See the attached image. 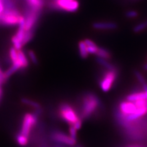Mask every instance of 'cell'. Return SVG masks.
<instances>
[{"instance_id":"cell-23","label":"cell","mask_w":147,"mask_h":147,"mask_svg":"<svg viewBox=\"0 0 147 147\" xmlns=\"http://www.w3.org/2000/svg\"><path fill=\"white\" fill-rule=\"evenodd\" d=\"M134 75L137 79L138 81H139L142 85H143V84H145V83H146L144 77L142 76V74L139 71H134Z\"/></svg>"},{"instance_id":"cell-8","label":"cell","mask_w":147,"mask_h":147,"mask_svg":"<svg viewBox=\"0 0 147 147\" xmlns=\"http://www.w3.org/2000/svg\"><path fill=\"white\" fill-rule=\"evenodd\" d=\"M93 27L98 30H113L117 28V24L112 22H96L93 24Z\"/></svg>"},{"instance_id":"cell-28","label":"cell","mask_w":147,"mask_h":147,"mask_svg":"<svg viewBox=\"0 0 147 147\" xmlns=\"http://www.w3.org/2000/svg\"><path fill=\"white\" fill-rule=\"evenodd\" d=\"M82 119L80 118L79 120L77 121L74 124L73 126L77 130H79L80 129V127H82Z\"/></svg>"},{"instance_id":"cell-1","label":"cell","mask_w":147,"mask_h":147,"mask_svg":"<svg viewBox=\"0 0 147 147\" xmlns=\"http://www.w3.org/2000/svg\"><path fill=\"white\" fill-rule=\"evenodd\" d=\"M100 101L97 95L93 93H86L83 98L81 109L82 119H88L97 112L100 107Z\"/></svg>"},{"instance_id":"cell-18","label":"cell","mask_w":147,"mask_h":147,"mask_svg":"<svg viewBox=\"0 0 147 147\" xmlns=\"http://www.w3.org/2000/svg\"><path fill=\"white\" fill-rule=\"evenodd\" d=\"M16 140L18 144L20 146H25L28 144V137L22 134L21 133L17 135Z\"/></svg>"},{"instance_id":"cell-17","label":"cell","mask_w":147,"mask_h":147,"mask_svg":"<svg viewBox=\"0 0 147 147\" xmlns=\"http://www.w3.org/2000/svg\"><path fill=\"white\" fill-rule=\"evenodd\" d=\"M21 102L22 103H24V104L27 105H29V106L33 107L36 109H40V105L38 102H35V101H33V100H32L31 99L24 98H22L21 99Z\"/></svg>"},{"instance_id":"cell-4","label":"cell","mask_w":147,"mask_h":147,"mask_svg":"<svg viewBox=\"0 0 147 147\" xmlns=\"http://www.w3.org/2000/svg\"><path fill=\"white\" fill-rule=\"evenodd\" d=\"M37 121H38V116L36 113H26L23 119L20 131L21 134L28 137L31 129L36 125Z\"/></svg>"},{"instance_id":"cell-32","label":"cell","mask_w":147,"mask_h":147,"mask_svg":"<svg viewBox=\"0 0 147 147\" xmlns=\"http://www.w3.org/2000/svg\"><path fill=\"white\" fill-rule=\"evenodd\" d=\"M145 24H146V26H147V20L145 22Z\"/></svg>"},{"instance_id":"cell-27","label":"cell","mask_w":147,"mask_h":147,"mask_svg":"<svg viewBox=\"0 0 147 147\" xmlns=\"http://www.w3.org/2000/svg\"><path fill=\"white\" fill-rule=\"evenodd\" d=\"M6 79V77L4 76V73L1 74H0V99H1L2 97V95H3V90L1 88V84L4 82V81Z\"/></svg>"},{"instance_id":"cell-10","label":"cell","mask_w":147,"mask_h":147,"mask_svg":"<svg viewBox=\"0 0 147 147\" xmlns=\"http://www.w3.org/2000/svg\"><path fill=\"white\" fill-rule=\"evenodd\" d=\"M96 61L99 64V65L103 67L105 69H107V70L117 69L116 66H114L113 64H112L111 63H110L108 59H105L97 57L96 59Z\"/></svg>"},{"instance_id":"cell-16","label":"cell","mask_w":147,"mask_h":147,"mask_svg":"<svg viewBox=\"0 0 147 147\" xmlns=\"http://www.w3.org/2000/svg\"><path fill=\"white\" fill-rule=\"evenodd\" d=\"M17 53H18V59L21 63L22 68L26 67L28 66L29 63H28V59L26 57V55L21 50H18Z\"/></svg>"},{"instance_id":"cell-25","label":"cell","mask_w":147,"mask_h":147,"mask_svg":"<svg viewBox=\"0 0 147 147\" xmlns=\"http://www.w3.org/2000/svg\"><path fill=\"white\" fill-rule=\"evenodd\" d=\"M28 56L30 58V60L34 64L38 63V58H37L35 53L33 51V50H30L28 52Z\"/></svg>"},{"instance_id":"cell-33","label":"cell","mask_w":147,"mask_h":147,"mask_svg":"<svg viewBox=\"0 0 147 147\" xmlns=\"http://www.w3.org/2000/svg\"><path fill=\"white\" fill-rule=\"evenodd\" d=\"M3 74V72H1V69H0V74Z\"/></svg>"},{"instance_id":"cell-22","label":"cell","mask_w":147,"mask_h":147,"mask_svg":"<svg viewBox=\"0 0 147 147\" xmlns=\"http://www.w3.org/2000/svg\"><path fill=\"white\" fill-rule=\"evenodd\" d=\"M33 32L31 31V30L30 31H25V33L24 35V40H23V45H25L26 43H28L29 41L33 38Z\"/></svg>"},{"instance_id":"cell-15","label":"cell","mask_w":147,"mask_h":147,"mask_svg":"<svg viewBox=\"0 0 147 147\" xmlns=\"http://www.w3.org/2000/svg\"><path fill=\"white\" fill-rule=\"evenodd\" d=\"M78 47H79V54L80 57L83 59H86L88 57L89 53H88V51H87L86 46L84 40L80 41L79 42V44H78Z\"/></svg>"},{"instance_id":"cell-13","label":"cell","mask_w":147,"mask_h":147,"mask_svg":"<svg viewBox=\"0 0 147 147\" xmlns=\"http://www.w3.org/2000/svg\"><path fill=\"white\" fill-rule=\"evenodd\" d=\"M26 1L31 7V9L38 12L40 10L44 4L42 0H26Z\"/></svg>"},{"instance_id":"cell-7","label":"cell","mask_w":147,"mask_h":147,"mask_svg":"<svg viewBox=\"0 0 147 147\" xmlns=\"http://www.w3.org/2000/svg\"><path fill=\"white\" fill-rule=\"evenodd\" d=\"M38 12L31 9V11L28 13L25 18V27L26 31L31 30L38 20Z\"/></svg>"},{"instance_id":"cell-26","label":"cell","mask_w":147,"mask_h":147,"mask_svg":"<svg viewBox=\"0 0 147 147\" xmlns=\"http://www.w3.org/2000/svg\"><path fill=\"white\" fill-rule=\"evenodd\" d=\"M69 133H70V136L72 138V139L76 140L77 139V129L74 127L73 126L71 125L69 127Z\"/></svg>"},{"instance_id":"cell-5","label":"cell","mask_w":147,"mask_h":147,"mask_svg":"<svg viewBox=\"0 0 147 147\" xmlns=\"http://www.w3.org/2000/svg\"><path fill=\"white\" fill-rule=\"evenodd\" d=\"M55 7L69 12H74L79 7L77 0H54Z\"/></svg>"},{"instance_id":"cell-30","label":"cell","mask_w":147,"mask_h":147,"mask_svg":"<svg viewBox=\"0 0 147 147\" xmlns=\"http://www.w3.org/2000/svg\"><path fill=\"white\" fill-rule=\"evenodd\" d=\"M123 147H145V146L139 145V144H129V145H127L125 146H123Z\"/></svg>"},{"instance_id":"cell-6","label":"cell","mask_w":147,"mask_h":147,"mask_svg":"<svg viewBox=\"0 0 147 147\" xmlns=\"http://www.w3.org/2000/svg\"><path fill=\"white\" fill-rule=\"evenodd\" d=\"M51 139L53 141L57 143L69 146H73L76 144V140L72 139L71 136H69L61 131L53 132L51 134Z\"/></svg>"},{"instance_id":"cell-2","label":"cell","mask_w":147,"mask_h":147,"mask_svg":"<svg viewBox=\"0 0 147 147\" xmlns=\"http://www.w3.org/2000/svg\"><path fill=\"white\" fill-rule=\"evenodd\" d=\"M103 75L99 80V86L102 91L106 93L112 87L118 77V69L107 70L105 69Z\"/></svg>"},{"instance_id":"cell-29","label":"cell","mask_w":147,"mask_h":147,"mask_svg":"<svg viewBox=\"0 0 147 147\" xmlns=\"http://www.w3.org/2000/svg\"><path fill=\"white\" fill-rule=\"evenodd\" d=\"M4 9H5V7H4V5L3 0H0V15L3 12Z\"/></svg>"},{"instance_id":"cell-24","label":"cell","mask_w":147,"mask_h":147,"mask_svg":"<svg viewBox=\"0 0 147 147\" xmlns=\"http://www.w3.org/2000/svg\"><path fill=\"white\" fill-rule=\"evenodd\" d=\"M126 16L129 18H134L138 16V12L134 10H130L126 12Z\"/></svg>"},{"instance_id":"cell-11","label":"cell","mask_w":147,"mask_h":147,"mask_svg":"<svg viewBox=\"0 0 147 147\" xmlns=\"http://www.w3.org/2000/svg\"><path fill=\"white\" fill-rule=\"evenodd\" d=\"M84 42L86 44L88 53L91 55H96L98 49V46L96 43L89 39H86L84 40Z\"/></svg>"},{"instance_id":"cell-21","label":"cell","mask_w":147,"mask_h":147,"mask_svg":"<svg viewBox=\"0 0 147 147\" xmlns=\"http://www.w3.org/2000/svg\"><path fill=\"white\" fill-rule=\"evenodd\" d=\"M18 51L14 48L11 47L9 51V54H10V58L11 61L13 63H14L18 60Z\"/></svg>"},{"instance_id":"cell-3","label":"cell","mask_w":147,"mask_h":147,"mask_svg":"<svg viewBox=\"0 0 147 147\" xmlns=\"http://www.w3.org/2000/svg\"><path fill=\"white\" fill-rule=\"evenodd\" d=\"M59 110L61 118L70 125H73L80 119L74 109L68 104L63 103L61 104Z\"/></svg>"},{"instance_id":"cell-19","label":"cell","mask_w":147,"mask_h":147,"mask_svg":"<svg viewBox=\"0 0 147 147\" xmlns=\"http://www.w3.org/2000/svg\"><path fill=\"white\" fill-rule=\"evenodd\" d=\"M147 28L145 22H140L139 24H137L134 28H133V31L136 33H139L144 31Z\"/></svg>"},{"instance_id":"cell-20","label":"cell","mask_w":147,"mask_h":147,"mask_svg":"<svg viewBox=\"0 0 147 147\" xmlns=\"http://www.w3.org/2000/svg\"><path fill=\"white\" fill-rule=\"evenodd\" d=\"M12 42L13 45V47H14L17 51L22 49L23 47V44L20 41L16 38V36H13L12 38Z\"/></svg>"},{"instance_id":"cell-31","label":"cell","mask_w":147,"mask_h":147,"mask_svg":"<svg viewBox=\"0 0 147 147\" xmlns=\"http://www.w3.org/2000/svg\"><path fill=\"white\" fill-rule=\"evenodd\" d=\"M143 68H144V69L145 71H147V63L144 64V66H143Z\"/></svg>"},{"instance_id":"cell-9","label":"cell","mask_w":147,"mask_h":147,"mask_svg":"<svg viewBox=\"0 0 147 147\" xmlns=\"http://www.w3.org/2000/svg\"><path fill=\"white\" fill-rule=\"evenodd\" d=\"M125 99L130 101H135L140 99H146V97L145 94V92L143 90L142 91H136L134 92V93L129 94L126 96Z\"/></svg>"},{"instance_id":"cell-12","label":"cell","mask_w":147,"mask_h":147,"mask_svg":"<svg viewBox=\"0 0 147 147\" xmlns=\"http://www.w3.org/2000/svg\"><path fill=\"white\" fill-rule=\"evenodd\" d=\"M20 68H22V66L21 63L18 59V60L14 63H13L12 66L9 68L5 73H4L6 79H7V78H9L11 75H12L13 73L16 72L18 69H20Z\"/></svg>"},{"instance_id":"cell-14","label":"cell","mask_w":147,"mask_h":147,"mask_svg":"<svg viewBox=\"0 0 147 147\" xmlns=\"http://www.w3.org/2000/svg\"><path fill=\"white\" fill-rule=\"evenodd\" d=\"M95 55L97 57L108 59V60L112 57L111 53H110L107 49H105L104 47H98V51L96 52Z\"/></svg>"}]
</instances>
